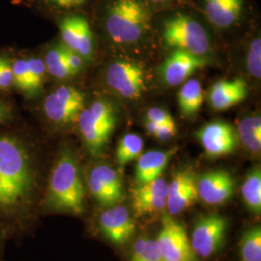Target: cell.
Instances as JSON below:
<instances>
[{"label": "cell", "mask_w": 261, "mask_h": 261, "mask_svg": "<svg viewBox=\"0 0 261 261\" xmlns=\"http://www.w3.org/2000/svg\"><path fill=\"white\" fill-rule=\"evenodd\" d=\"M37 204V175L27 144L0 136V226L9 234L28 227Z\"/></svg>", "instance_id": "cell-1"}, {"label": "cell", "mask_w": 261, "mask_h": 261, "mask_svg": "<svg viewBox=\"0 0 261 261\" xmlns=\"http://www.w3.org/2000/svg\"><path fill=\"white\" fill-rule=\"evenodd\" d=\"M14 85L12 62L7 57L0 56V90H9Z\"/></svg>", "instance_id": "cell-32"}, {"label": "cell", "mask_w": 261, "mask_h": 261, "mask_svg": "<svg viewBox=\"0 0 261 261\" xmlns=\"http://www.w3.org/2000/svg\"><path fill=\"white\" fill-rule=\"evenodd\" d=\"M176 151L177 148L166 151L154 150L140 155L136 167L137 184L149 183L160 177Z\"/></svg>", "instance_id": "cell-20"}, {"label": "cell", "mask_w": 261, "mask_h": 261, "mask_svg": "<svg viewBox=\"0 0 261 261\" xmlns=\"http://www.w3.org/2000/svg\"><path fill=\"white\" fill-rule=\"evenodd\" d=\"M146 2H150L152 4H157V5H161V4H168L171 3L175 0H145Z\"/></svg>", "instance_id": "cell-38"}, {"label": "cell", "mask_w": 261, "mask_h": 261, "mask_svg": "<svg viewBox=\"0 0 261 261\" xmlns=\"http://www.w3.org/2000/svg\"><path fill=\"white\" fill-rule=\"evenodd\" d=\"M197 196L208 205H223L226 203L235 191V180L232 175L223 169L208 171L196 181Z\"/></svg>", "instance_id": "cell-15"}, {"label": "cell", "mask_w": 261, "mask_h": 261, "mask_svg": "<svg viewBox=\"0 0 261 261\" xmlns=\"http://www.w3.org/2000/svg\"><path fill=\"white\" fill-rule=\"evenodd\" d=\"M106 82L113 91L125 99L135 100L145 89V77L139 64L126 60L113 62L106 72Z\"/></svg>", "instance_id": "cell-10"}, {"label": "cell", "mask_w": 261, "mask_h": 261, "mask_svg": "<svg viewBox=\"0 0 261 261\" xmlns=\"http://www.w3.org/2000/svg\"><path fill=\"white\" fill-rule=\"evenodd\" d=\"M59 31L63 46L90 60L94 53L93 32L88 20L81 15H70L60 20Z\"/></svg>", "instance_id": "cell-11"}, {"label": "cell", "mask_w": 261, "mask_h": 261, "mask_svg": "<svg viewBox=\"0 0 261 261\" xmlns=\"http://www.w3.org/2000/svg\"><path fill=\"white\" fill-rule=\"evenodd\" d=\"M98 227L103 237L115 245L130 241L136 231V224L129 209L121 204L107 207L101 212Z\"/></svg>", "instance_id": "cell-12"}, {"label": "cell", "mask_w": 261, "mask_h": 261, "mask_svg": "<svg viewBox=\"0 0 261 261\" xmlns=\"http://www.w3.org/2000/svg\"><path fill=\"white\" fill-rule=\"evenodd\" d=\"M89 0H44V2L56 9H72L80 7Z\"/></svg>", "instance_id": "cell-35"}, {"label": "cell", "mask_w": 261, "mask_h": 261, "mask_svg": "<svg viewBox=\"0 0 261 261\" xmlns=\"http://www.w3.org/2000/svg\"><path fill=\"white\" fill-rule=\"evenodd\" d=\"M178 102L184 115L196 114L203 103V90L200 83L196 79H188L178 93Z\"/></svg>", "instance_id": "cell-22"}, {"label": "cell", "mask_w": 261, "mask_h": 261, "mask_svg": "<svg viewBox=\"0 0 261 261\" xmlns=\"http://www.w3.org/2000/svg\"><path fill=\"white\" fill-rule=\"evenodd\" d=\"M206 155L209 158H219L233 153L238 137L233 127L225 122L215 121L206 124L197 133Z\"/></svg>", "instance_id": "cell-13"}, {"label": "cell", "mask_w": 261, "mask_h": 261, "mask_svg": "<svg viewBox=\"0 0 261 261\" xmlns=\"http://www.w3.org/2000/svg\"><path fill=\"white\" fill-rule=\"evenodd\" d=\"M143 150V140L137 134H126L123 136L116 150V161L124 166L139 158Z\"/></svg>", "instance_id": "cell-26"}, {"label": "cell", "mask_w": 261, "mask_h": 261, "mask_svg": "<svg viewBox=\"0 0 261 261\" xmlns=\"http://www.w3.org/2000/svg\"><path fill=\"white\" fill-rule=\"evenodd\" d=\"M146 122L154 124H173L175 123L173 117L166 110L161 108H152L146 112Z\"/></svg>", "instance_id": "cell-33"}, {"label": "cell", "mask_w": 261, "mask_h": 261, "mask_svg": "<svg viewBox=\"0 0 261 261\" xmlns=\"http://www.w3.org/2000/svg\"><path fill=\"white\" fill-rule=\"evenodd\" d=\"M130 196L137 217L162 212L167 209L168 182L159 177L149 183L137 184L132 188Z\"/></svg>", "instance_id": "cell-14"}, {"label": "cell", "mask_w": 261, "mask_h": 261, "mask_svg": "<svg viewBox=\"0 0 261 261\" xmlns=\"http://www.w3.org/2000/svg\"><path fill=\"white\" fill-rule=\"evenodd\" d=\"M248 95V84L243 79L219 81L208 92L211 107L217 111H224L241 103Z\"/></svg>", "instance_id": "cell-18"}, {"label": "cell", "mask_w": 261, "mask_h": 261, "mask_svg": "<svg viewBox=\"0 0 261 261\" xmlns=\"http://www.w3.org/2000/svg\"><path fill=\"white\" fill-rule=\"evenodd\" d=\"M237 137L245 148L257 155L261 150V119L259 115L248 116L238 123Z\"/></svg>", "instance_id": "cell-21"}, {"label": "cell", "mask_w": 261, "mask_h": 261, "mask_svg": "<svg viewBox=\"0 0 261 261\" xmlns=\"http://www.w3.org/2000/svg\"><path fill=\"white\" fill-rule=\"evenodd\" d=\"M162 35L168 47L204 56L210 49V39L204 27L192 16L177 13L163 22Z\"/></svg>", "instance_id": "cell-5"}, {"label": "cell", "mask_w": 261, "mask_h": 261, "mask_svg": "<svg viewBox=\"0 0 261 261\" xmlns=\"http://www.w3.org/2000/svg\"><path fill=\"white\" fill-rule=\"evenodd\" d=\"M152 12L145 0H111L105 11L108 35L117 44L140 41L149 30Z\"/></svg>", "instance_id": "cell-3"}, {"label": "cell", "mask_w": 261, "mask_h": 261, "mask_svg": "<svg viewBox=\"0 0 261 261\" xmlns=\"http://www.w3.org/2000/svg\"><path fill=\"white\" fill-rule=\"evenodd\" d=\"M14 85L28 96H34L27 59H18L12 62Z\"/></svg>", "instance_id": "cell-28"}, {"label": "cell", "mask_w": 261, "mask_h": 261, "mask_svg": "<svg viewBox=\"0 0 261 261\" xmlns=\"http://www.w3.org/2000/svg\"><path fill=\"white\" fill-rule=\"evenodd\" d=\"M195 173L190 169H182L175 173L168 183L167 209L170 216L180 214L198 199Z\"/></svg>", "instance_id": "cell-17"}, {"label": "cell", "mask_w": 261, "mask_h": 261, "mask_svg": "<svg viewBox=\"0 0 261 261\" xmlns=\"http://www.w3.org/2000/svg\"><path fill=\"white\" fill-rule=\"evenodd\" d=\"M130 261H164L156 240L140 238L135 243Z\"/></svg>", "instance_id": "cell-27"}, {"label": "cell", "mask_w": 261, "mask_h": 261, "mask_svg": "<svg viewBox=\"0 0 261 261\" xmlns=\"http://www.w3.org/2000/svg\"><path fill=\"white\" fill-rule=\"evenodd\" d=\"M145 128L151 136L162 141H167L176 135V124H154L151 122H145Z\"/></svg>", "instance_id": "cell-31"}, {"label": "cell", "mask_w": 261, "mask_h": 261, "mask_svg": "<svg viewBox=\"0 0 261 261\" xmlns=\"http://www.w3.org/2000/svg\"><path fill=\"white\" fill-rule=\"evenodd\" d=\"M84 147L91 156H100L116 126V112L112 103L99 100L84 109L77 117Z\"/></svg>", "instance_id": "cell-4"}, {"label": "cell", "mask_w": 261, "mask_h": 261, "mask_svg": "<svg viewBox=\"0 0 261 261\" xmlns=\"http://www.w3.org/2000/svg\"><path fill=\"white\" fill-rule=\"evenodd\" d=\"M227 226L226 218L219 213L201 215L196 219L190 244L197 258H208L222 248Z\"/></svg>", "instance_id": "cell-6"}, {"label": "cell", "mask_w": 261, "mask_h": 261, "mask_svg": "<svg viewBox=\"0 0 261 261\" xmlns=\"http://www.w3.org/2000/svg\"><path fill=\"white\" fill-rule=\"evenodd\" d=\"M8 237V235L6 232L2 229V227L0 226V255L2 253V250H3V246H4V241L5 239Z\"/></svg>", "instance_id": "cell-37"}, {"label": "cell", "mask_w": 261, "mask_h": 261, "mask_svg": "<svg viewBox=\"0 0 261 261\" xmlns=\"http://www.w3.org/2000/svg\"><path fill=\"white\" fill-rule=\"evenodd\" d=\"M45 212L81 216L85 211V186L80 164L69 147L60 150L40 206Z\"/></svg>", "instance_id": "cell-2"}, {"label": "cell", "mask_w": 261, "mask_h": 261, "mask_svg": "<svg viewBox=\"0 0 261 261\" xmlns=\"http://www.w3.org/2000/svg\"><path fill=\"white\" fill-rule=\"evenodd\" d=\"M28 63V71L29 75L31 79V84H32V89L34 96L37 95L43 88V84L45 82L46 77V66L44 63V60L41 58H38L35 56L28 57L27 59Z\"/></svg>", "instance_id": "cell-29"}, {"label": "cell", "mask_w": 261, "mask_h": 261, "mask_svg": "<svg viewBox=\"0 0 261 261\" xmlns=\"http://www.w3.org/2000/svg\"><path fill=\"white\" fill-rule=\"evenodd\" d=\"M208 60L204 56H196L185 50L175 49L160 67L163 81L169 86L185 83L195 72L204 68Z\"/></svg>", "instance_id": "cell-16"}, {"label": "cell", "mask_w": 261, "mask_h": 261, "mask_svg": "<svg viewBox=\"0 0 261 261\" xmlns=\"http://www.w3.org/2000/svg\"><path fill=\"white\" fill-rule=\"evenodd\" d=\"M12 115V110L7 103L0 101V124L7 121Z\"/></svg>", "instance_id": "cell-36"}, {"label": "cell", "mask_w": 261, "mask_h": 261, "mask_svg": "<svg viewBox=\"0 0 261 261\" xmlns=\"http://www.w3.org/2000/svg\"><path fill=\"white\" fill-rule=\"evenodd\" d=\"M87 186L94 199L103 207L121 204L125 199L121 177L108 165L100 164L90 169Z\"/></svg>", "instance_id": "cell-9"}, {"label": "cell", "mask_w": 261, "mask_h": 261, "mask_svg": "<svg viewBox=\"0 0 261 261\" xmlns=\"http://www.w3.org/2000/svg\"><path fill=\"white\" fill-rule=\"evenodd\" d=\"M44 112L47 118L58 125L75 121L84 109V94L70 85L57 87L44 101Z\"/></svg>", "instance_id": "cell-7"}, {"label": "cell", "mask_w": 261, "mask_h": 261, "mask_svg": "<svg viewBox=\"0 0 261 261\" xmlns=\"http://www.w3.org/2000/svg\"><path fill=\"white\" fill-rule=\"evenodd\" d=\"M66 63L74 75H77L84 68V60L82 56L66 47Z\"/></svg>", "instance_id": "cell-34"}, {"label": "cell", "mask_w": 261, "mask_h": 261, "mask_svg": "<svg viewBox=\"0 0 261 261\" xmlns=\"http://www.w3.org/2000/svg\"><path fill=\"white\" fill-rule=\"evenodd\" d=\"M241 195L246 207L252 214L261 212V170L255 167L247 174L241 187Z\"/></svg>", "instance_id": "cell-23"}, {"label": "cell", "mask_w": 261, "mask_h": 261, "mask_svg": "<svg viewBox=\"0 0 261 261\" xmlns=\"http://www.w3.org/2000/svg\"><path fill=\"white\" fill-rule=\"evenodd\" d=\"M44 63L47 73L58 80L75 75L66 63V47L63 45H57L49 48L45 56Z\"/></svg>", "instance_id": "cell-24"}, {"label": "cell", "mask_w": 261, "mask_h": 261, "mask_svg": "<svg viewBox=\"0 0 261 261\" xmlns=\"http://www.w3.org/2000/svg\"><path fill=\"white\" fill-rule=\"evenodd\" d=\"M247 70L255 79L261 77V40L260 37L253 39L248 48L247 54Z\"/></svg>", "instance_id": "cell-30"}, {"label": "cell", "mask_w": 261, "mask_h": 261, "mask_svg": "<svg viewBox=\"0 0 261 261\" xmlns=\"http://www.w3.org/2000/svg\"><path fill=\"white\" fill-rule=\"evenodd\" d=\"M208 21L218 28H228L238 22L244 11V0H203Z\"/></svg>", "instance_id": "cell-19"}, {"label": "cell", "mask_w": 261, "mask_h": 261, "mask_svg": "<svg viewBox=\"0 0 261 261\" xmlns=\"http://www.w3.org/2000/svg\"><path fill=\"white\" fill-rule=\"evenodd\" d=\"M156 241L164 261H198L184 226L169 214L162 218V228Z\"/></svg>", "instance_id": "cell-8"}, {"label": "cell", "mask_w": 261, "mask_h": 261, "mask_svg": "<svg viewBox=\"0 0 261 261\" xmlns=\"http://www.w3.org/2000/svg\"><path fill=\"white\" fill-rule=\"evenodd\" d=\"M242 261H261V228L256 225L243 233L239 243Z\"/></svg>", "instance_id": "cell-25"}]
</instances>
